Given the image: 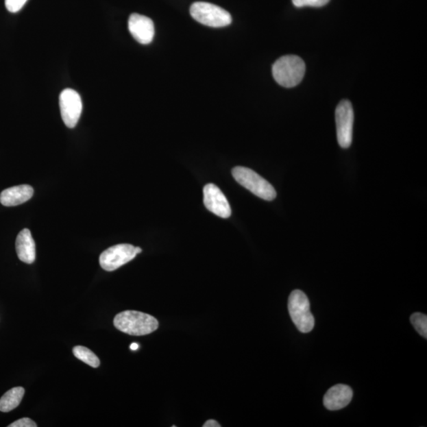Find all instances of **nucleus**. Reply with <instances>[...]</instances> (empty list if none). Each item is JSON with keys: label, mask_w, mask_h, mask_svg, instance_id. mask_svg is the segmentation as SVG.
<instances>
[{"label": "nucleus", "mask_w": 427, "mask_h": 427, "mask_svg": "<svg viewBox=\"0 0 427 427\" xmlns=\"http://www.w3.org/2000/svg\"><path fill=\"white\" fill-rule=\"evenodd\" d=\"M203 427H221V425L217 421L210 419L206 422V423L203 425Z\"/></svg>", "instance_id": "nucleus-20"}, {"label": "nucleus", "mask_w": 427, "mask_h": 427, "mask_svg": "<svg viewBox=\"0 0 427 427\" xmlns=\"http://www.w3.org/2000/svg\"><path fill=\"white\" fill-rule=\"evenodd\" d=\"M306 73V64L300 56L287 55L275 62L272 75L277 84L291 88L300 84Z\"/></svg>", "instance_id": "nucleus-2"}, {"label": "nucleus", "mask_w": 427, "mask_h": 427, "mask_svg": "<svg viewBox=\"0 0 427 427\" xmlns=\"http://www.w3.org/2000/svg\"><path fill=\"white\" fill-rule=\"evenodd\" d=\"M353 398V391L345 385H337L328 390L324 405L328 410L337 411L347 407Z\"/></svg>", "instance_id": "nucleus-11"}, {"label": "nucleus", "mask_w": 427, "mask_h": 427, "mask_svg": "<svg viewBox=\"0 0 427 427\" xmlns=\"http://www.w3.org/2000/svg\"><path fill=\"white\" fill-rule=\"evenodd\" d=\"M114 326L118 330L130 336H146L156 331L158 321L154 317L138 311L126 310L114 318Z\"/></svg>", "instance_id": "nucleus-1"}, {"label": "nucleus", "mask_w": 427, "mask_h": 427, "mask_svg": "<svg viewBox=\"0 0 427 427\" xmlns=\"http://www.w3.org/2000/svg\"><path fill=\"white\" fill-rule=\"evenodd\" d=\"M128 29L138 43L148 45L154 37L153 21L144 15L132 14L128 20Z\"/></svg>", "instance_id": "nucleus-10"}, {"label": "nucleus", "mask_w": 427, "mask_h": 427, "mask_svg": "<svg viewBox=\"0 0 427 427\" xmlns=\"http://www.w3.org/2000/svg\"><path fill=\"white\" fill-rule=\"evenodd\" d=\"M25 394L23 387H15L5 393L0 399V411L9 413L16 408L22 402Z\"/></svg>", "instance_id": "nucleus-14"}, {"label": "nucleus", "mask_w": 427, "mask_h": 427, "mask_svg": "<svg viewBox=\"0 0 427 427\" xmlns=\"http://www.w3.org/2000/svg\"><path fill=\"white\" fill-rule=\"evenodd\" d=\"M288 310L291 320L301 332L308 333L315 326V317L310 311V303L304 292L293 291L288 300Z\"/></svg>", "instance_id": "nucleus-4"}, {"label": "nucleus", "mask_w": 427, "mask_h": 427, "mask_svg": "<svg viewBox=\"0 0 427 427\" xmlns=\"http://www.w3.org/2000/svg\"><path fill=\"white\" fill-rule=\"evenodd\" d=\"M74 356L80 360V361L89 365L90 367L97 368L100 366V360L94 352L90 349L82 347L76 346L73 348Z\"/></svg>", "instance_id": "nucleus-15"}, {"label": "nucleus", "mask_w": 427, "mask_h": 427, "mask_svg": "<svg viewBox=\"0 0 427 427\" xmlns=\"http://www.w3.org/2000/svg\"><path fill=\"white\" fill-rule=\"evenodd\" d=\"M330 0H292L296 8L313 7L321 8L325 6Z\"/></svg>", "instance_id": "nucleus-17"}, {"label": "nucleus", "mask_w": 427, "mask_h": 427, "mask_svg": "<svg viewBox=\"0 0 427 427\" xmlns=\"http://www.w3.org/2000/svg\"><path fill=\"white\" fill-rule=\"evenodd\" d=\"M232 174L236 182L248 189L256 197L267 202H271L276 199L277 194L274 187L252 169L236 167L232 169Z\"/></svg>", "instance_id": "nucleus-3"}, {"label": "nucleus", "mask_w": 427, "mask_h": 427, "mask_svg": "<svg viewBox=\"0 0 427 427\" xmlns=\"http://www.w3.org/2000/svg\"><path fill=\"white\" fill-rule=\"evenodd\" d=\"M17 255L25 264H33L36 259V245L29 229H24L19 234L15 243Z\"/></svg>", "instance_id": "nucleus-13"}, {"label": "nucleus", "mask_w": 427, "mask_h": 427, "mask_svg": "<svg viewBox=\"0 0 427 427\" xmlns=\"http://www.w3.org/2000/svg\"><path fill=\"white\" fill-rule=\"evenodd\" d=\"M138 344L136 343H133L131 344L130 348L132 350V351H136V350H138Z\"/></svg>", "instance_id": "nucleus-21"}, {"label": "nucleus", "mask_w": 427, "mask_h": 427, "mask_svg": "<svg viewBox=\"0 0 427 427\" xmlns=\"http://www.w3.org/2000/svg\"><path fill=\"white\" fill-rule=\"evenodd\" d=\"M9 427H37L35 422L29 418H23L14 422L13 424L8 426Z\"/></svg>", "instance_id": "nucleus-19"}, {"label": "nucleus", "mask_w": 427, "mask_h": 427, "mask_svg": "<svg viewBox=\"0 0 427 427\" xmlns=\"http://www.w3.org/2000/svg\"><path fill=\"white\" fill-rule=\"evenodd\" d=\"M136 247L130 244H120L110 247L100 256V265L107 271H115L136 256Z\"/></svg>", "instance_id": "nucleus-7"}, {"label": "nucleus", "mask_w": 427, "mask_h": 427, "mask_svg": "<svg viewBox=\"0 0 427 427\" xmlns=\"http://www.w3.org/2000/svg\"><path fill=\"white\" fill-rule=\"evenodd\" d=\"M204 203L206 208L219 217L228 219L231 215V208L228 199L214 184H208L204 187Z\"/></svg>", "instance_id": "nucleus-9"}, {"label": "nucleus", "mask_w": 427, "mask_h": 427, "mask_svg": "<svg viewBox=\"0 0 427 427\" xmlns=\"http://www.w3.org/2000/svg\"><path fill=\"white\" fill-rule=\"evenodd\" d=\"M27 0H5V6L8 12L16 13L24 7Z\"/></svg>", "instance_id": "nucleus-18"}, {"label": "nucleus", "mask_w": 427, "mask_h": 427, "mask_svg": "<svg viewBox=\"0 0 427 427\" xmlns=\"http://www.w3.org/2000/svg\"><path fill=\"white\" fill-rule=\"evenodd\" d=\"M60 108L65 125L74 128L80 119L82 111L80 95L74 90H64L60 95Z\"/></svg>", "instance_id": "nucleus-8"}, {"label": "nucleus", "mask_w": 427, "mask_h": 427, "mask_svg": "<svg viewBox=\"0 0 427 427\" xmlns=\"http://www.w3.org/2000/svg\"><path fill=\"white\" fill-rule=\"evenodd\" d=\"M34 195V188L29 184L19 185L3 190L0 194V203L5 207H14L23 204Z\"/></svg>", "instance_id": "nucleus-12"}, {"label": "nucleus", "mask_w": 427, "mask_h": 427, "mask_svg": "<svg viewBox=\"0 0 427 427\" xmlns=\"http://www.w3.org/2000/svg\"><path fill=\"white\" fill-rule=\"evenodd\" d=\"M337 141L343 149L351 147L353 138L354 110L351 101L343 100L336 110Z\"/></svg>", "instance_id": "nucleus-6"}, {"label": "nucleus", "mask_w": 427, "mask_h": 427, "mask_svg": "<svg viewBox=\"0 0 427 427\" xmlns=\"http://www.w3.org/2000/svg\"><path fill=\"white\" fill-rule=\"evenodd\" d=\"M411 322L420 335L425 339L427 338V317L425 315L420 313H413L411 316Z\"/></svg>", "instance_id": "nucleus-16"}, {"label": "nucleus", "mask_w": 427, "mask_h": 427, "mask_svg": "<svg viewBox=\"0 0 427 427\" xmlns=\"http://www.w3.org/2000/svg\"><path fill=\"white\" fill-rule=\"evenodd\" d=\"M190 14L198 23L210 27H225L232 23V17L228 12L217 5L210 3H193L190 8Z\"/></svg>", "instance_id": "nucleus-5"}, {"label": "nucleus", "mask_w": 427, "mask_h": 427, "mask_svg": "<svg viewBox=\"0 0 427 427\" xmlns=\"http://www.w3.org/2000/svg\"><path fill=\"white\" fill-rule=\"evenodd\" d=\"M136 252L137 254H140L142 253V249L140 247H136Z\"/></svg>", "instance_id": "nucleus-22"}]
</instances>
